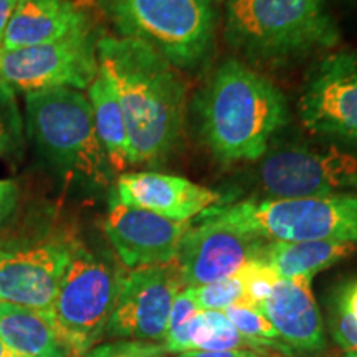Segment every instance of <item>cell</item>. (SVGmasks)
I'll list each match as a JSON object with an SVG mask.
<instances>
[{
	"label": "cell",
	"mask_w": 357,
	"mask_h": 357,
	"mask_svg": "<svg viewBox=\"0 0 357 357\" xmlns=\"http://www.w3.org/2000/svg\"><path fill=\"white\" fill-rule=\"evenodd\" d=\"M243 281V305L245 307L258 310L273 291L275 283L280 278L276 273L268 266V263L263 260H255L248 263L242 271H238Z\"/></svg>",
	"instance_id": "cell-25"
},
{
	"label": "cell",
	"mask_w": 357,
	"mask_h": 357,
	"mask_svg": "<svg viewBox=\"0 0 357 357\" xmlns=\"http://www.w3.org/2000/svg\"><path fill=\"white\" fill-rule=\"evenodd\" d=\"M96 136L105 151L111 171L123 174L131 166V146L124 114L113 86L98 70V77L88 86Z\"/></svg>",
	"instance_id": "cell-20"
},
{
	"label": "cell",
	"mask_w": 357,
	"mask_h": 357,
	"mask_svg": "<svg viewBox=\"0 0 357 357\" xmlns=\"http://www.w3.org/2000/svg\"><path fill=\"white\" fill-rule=\"evenodd\" d=\"M197 114L205 146L223 164L261 159L289 119L283 93L235 58L215 70L197 100Z\"/></svg>",
	"instance_id": "cell-2"
},
{
	"label": "cell",
	"mask_w": 357,
	"mask_h": 357,
	"mask_svg": "<svg viewBox=\"0 0 357 357\" xmlns=\"http://www.w3.org/2000/svg\"><path fill=\"white\" fill-rule=\"evenodd\" d=\"M333 305L357 323V278L347 281L337 289Z\"/></svg>",
	"instance_id": "cell-28"
},
{
	"label": "cell",
	"mask_w": 357,
	"mask_h": 357,
	"mask_svg": "<svg viewBox=\"0 0 357 357\" xmlns=\"http://www.w3.org/2000/svg\"><path fill=\"white\" fill-rule=\"evenodd\" d=\"M329 331L342 351L357 352V323L334 305L329 307Z\"/></svg>",
	"instance_id": "cell-27"
},
{
	"label": "cell",
	"mask_w": 357,
	"mask_h": 357,
	"mask_svg": "<svg viewBox=\"0 0 357 357\" xmlns=\"http://www.w3.org/2000/svg\"><path fill=\"white\" fill-rule=\"evenodd\" d=\"M213 2H215V0H213ZM217 2H222V0H217Z\"/></svg>",
	"instance_id": "cell-35"
},
{
	"label": "cell",
	"mask_w": 357,
	"mask_h": 357,
	"mask_svg": "<svg viewBox=\"0 0 357 357\" xmlns=\"http://www.w3.org/2000/svg\"><path fill=\"white\" fill-rule=\"evenodd\" d=\"M357 243L337 240L311 242H275L270 240L265 250V261L278 278H312L326 268L351 257Z\"/></svg>",
	"instance_id": "cell-19"
},
{
	"label": "cell",
	"mask_w": 357,
	"mask_h": 357,
	"mask_svg": "<svg viewBox=\"0 0 357 357\" xmlns=\"http://www.w3.org/2000/svg\"><path fill=\"white\" fill-rule=\"evenodd\" d=\"M19 202V187L12 181H0V227L6 223Z\"/></svg>",
	"instance_id": "cell-29"
},
{
	"label": "cell",
	"mask_w": 357,
	"mask_h": 357,
	"mask_svg": "<svg viewBox=\"0 0 357 357\" xmlns=\"http://www.w3.org/2000/svg\"><path fill=\"white\" fill-rule=\"evenodd\" d=\"M349 187H352V189H357V174L354 176V178H352V182H351Z\"/></svg>",
	"instance_id": "cell-34"
},
{
	"label": "cell",
	"mask_w": 357,
	"mask_h": 357,
	"mask_svg": "<svg viewBox=\"0 0 357 357\" xmlns=\"http://www.w3.org/2000/svg\"><path fill=\"white\" fill-rule=\"evenodd\" d=\"M77 240L56 231L0 242V301L48 312Z\"/></svg>",
	"instance_id": "cell-8"
},
{
	"label": "cell",
	"mask_w": 357,
	"mask_h": 357,
	"mask_svg": "<svg viewBox=\"0 0 357 357\" xmlns=\"http://www.w3.org/2000/svg\"><path fill=\"white\" fill-rule=\"evenodd\" d=\"M111 194L121 204L176 222H190L222 200L217 190L195 184L189 178L151 171L121 174Z\"/></svg>",
	"instance_id": "cell-15"
},
{
	"label": "cell",
	"mask_w": 357,
	"mask_h": 357,
	"mask_svg": "<svg viewBox=\"0 0 357 357\" xmlns=\"http://www.w3.org/2000/svg\"><path fill=\"white\" fill-rule=\"evenodd\" d=\"M341 357H357V352H351V351H344V354Z\"/></svg>",
	"instance_id": "cell-33"
},
{
	"label": "cell",
	"mask_w": 357,
	"mask_h": 357,
	"mask_svg": "<svg viewBox=\"0 0 357 357\" xmlns=\"http://www.w3.org/2000/svg\"><path fill=\"white\" fill-rule=\"evenodd\" d=\"M25 132L38 158L66 178L108 185L111 171L96 136L88 98L56 88L25 95Z\"/></svg>",
	"instance_id": "cell-4"
},
{
	"label": "cell",
	"mask_w": 357,
	"mask_h": 357,
	"mask_svg": "<svg viewBox=\"0 0 357 357\" xmlns=\"http://www.w3.org/2000/svg\"><path fill=\"white\" fill-rule=\"evenodd\" d=\"M96 43L89 29L47 45L0 48V82L25 95L56 88L88 89L98 77Z\"/></svg>",
	"instance_id": "cell-9"
},
{
	"label": "cell",
	"mask_w": 357,
	"mask_h": 357,
	"mask_svg": "<svg viewBox=\"0 0 357 357\" xmlns=\"http://www.w3.org/2000/svg\"><path fill=\"white\" fill-rule=\"evenodd\" d=\"M19 0H0V43H2L3 32H6V26L10 20V15L15 8Z\"/></svg>",
	"instance_id": "cell-31"
},
{
	"label": "cell",
	"mask_w": 357,
	"mask_h": 357,
	"mask_svg": "<svg viewBox=\"0 0 357 357\" xmlns=\"http://www.w3.org/2000/svg\"><path fill=\"white\" fill-rule=\"evenodd\" d=\"M258 185L266 199L323 197L349 187L357 158L337 147L287 146L261 158Z\"/></svg>",
	"instance_id": "cell-10"
},
{
	"label": "cell",
	"mask_w": 357,
	"mask_h": 357,
	"mask_svg": "<svg viewBox=\"0 0 357 357\" xmlns=\"http://www.w3.org/2000/svg\"><path fill=\"white\" fill-rule=\"evenodd\" d=\"M184 289L176 260L124 273L106 334L159 344L166 341L172 303Z\"/></svg>",
	"instance_id": "cell-11"
},
{
	"label": "cell",
	"mask_w": 357,
	"mask_h": 357,
	"mask_svg": "<svg viewBox=\"0 0 357 357\" xmlns=\"http://www.w3.org/2000/svg\"><path fill=\"white\" fill-rule=\"evenodd\" d=\"M102 227L123 265L136 270L176 260L192 222H176L131 207L109 194V208Z\"/></svg>",
	"instance_id": "cell-14"
},
{
	"label": "cell",
	"mask_w": 357,
	"mask_h": 357,
	"mask_svg": "<svg viewBox=\"0 0 357 357\" xmlns=\"http://www.w3.org/2000/svg\"><path fill=\"white\" fill-rule=\"evenodd\" d=\"M167 354L169 352L162 344L126 341L93 347L79 357H166Z\"/></svg>",
	"instance_id": "cell-26"
},
{
	"label": "cell",
	"mask_w": 357,
	"mask_h": 357,
	"mask_svg": "<svg viewBox=\"0 0 357 357\" xmlns=\"http://www.w3.org/2000/svg\"><path fill=\"white\" fill-rule=\"evenodd\" d=\"M187 351L253 349V344L235 329L223 311H199L185 329Z\"/></svg>",
	"instance_id": "cell-21"
},
{
	"label": "cell",
	"mask_w": 357,
	"mask_h": 357,
	"mask_svg": "<svg viewBox=\"0 0 357 357\" xmlns=\"http://www.w3.org/2000/svg\"><path fill=\"white\" fill-rule=\"evenodd\" d=\"M200 311H223L230 306L243 305V281L240 273L213 281L197 288H187Z\"/></svg>",
	"instance_id": "cell-23"
},
{
	"label": "cell",
	"mask_w": 357,
	"mask_h": 357,
	"mask_svg": "<svg viewBox=\"0 0 357 357\" xmlns=\"http://www.w3.org/2000/svg\"><path fill=\"white\" fill-rule=\"evenodd\" d=\"M195 222L220 223L275 242L357 243V194L218 204L200 213Z\"/></svg>",
	"instance_id": "cell-5"
},
{
	"label": "cell",
	"mask_w": 357,
	"mask_h": 357,
	"mask_svg": "<svg viewBox=\"0 0 357 357\" xmlns=\"http://www.w3.org/2000/svg\"><path fill=\"white\" fill-rule=\"evenodd\" d=\"M300 118L310 131L357 144V52L324 56L307 77Z\"/></svg>",
	"instance_id": "cell-12"
},
{
	"label": "cell",
	"mask_w": 357,
	"mask_h": 357,
	"mask_svg": "<svg viewBox=\"0 0 357 357\" xmlns=\"http://www.w3.org/2000/svg\"><path fill=\"white\" fill-rule=\"evenodd\" d=\"M25 141V124L17 105L15 91L0 82V155L20 159Z\"/></svg>",
	"instance_id": "cell-22"
},
{
	"label": "cell",
	"mask_w": 357,
	"mask_h": 357,
	"mask_svg": "<svg viewBox=\"0 0 357 357\" xmlns=\"http://www.w3.org/2000/svg\"><path fill=\"white\" fill-rule=\"evenodd\" d=\"M178 247L176 263L184 288H197L230 278L248 263L265 258L266 238L220 225L195 222Z\"/></svg>",
	"instance_id": "cell-13"
},
{
	"label": "cell",
	"mask_w": 357,
	"mask_h": 357,
	"mask_svg": "<svg viewBox=\"0 0 357 357\" xmlns=\"http://www.w3.org/2000/svg\"><path fill=\"white\" fill-rule=\"evenodd\" d=\"M307 276L280 278L260 311L296 354L326 349L324 324Z\"/></svg>",
	"instance_id": "cell-16"
},
{
	"label": "cell",
	"mask_w": 357,
	"mask_h": 357,
	"mask_svg": "<svg viewBox=\"0 0 357 357\" xmlns=\"http://www.w3.org/2000/svg\"><path fill=\"white\" fill-rule=\"evenodd\" d=\"M91 29L73 0H19L3 32L2 50L37 47Z\"/></svg>",
	"instance_id": "cell-17"
},
{
	"label": "cell",
	"mask_w": 357,
	"mask_h": 357,
	"mask_svg": "<svg viewBox=\"0 0 357 357\" xmlns=\"http://www.w3.org/2000/svg\"><path fill=\"white\" fill-rule=\"evenodd\" d=\"M178 357H266L265 354L252 349H231V351H187Z\"/></svg>",
	"instance_id": "cell-30"
},
{
	"label": "cell",
	"mask_w": 357,
	"mask_h": 357,
	"mask_svg": "<svg viewBox=\"0 0 357 357\" xmlns=\"http://www.w3.org/2000/svg\"><path fill=\"white\" fill-rule=\"evenodd\" d=\"M225 38L252 60L281 65L334 47L339 30L326 0H229Z\"/></svg>",
	"instance_id": "cell-3"
},
{
	"label": "cell",
	"mask_w": 357,
	"mask_h": 357,
	"mask_svg": "<svg viewBox=\"0 0 357 357\" xmlns=\"http://www.w3.org/2000/svg\"><path fill=\"white\" fill-rule=\"evenodd\" d=\"M0 341L17 357H70L42 311L0 301Z\"/></svg>",
	"instance_id": "cell-18"
},
{
	"label": "cell",
	"mask_w": 357,
	"mask_h": 357,
	"mask_svg": "<svg viewBox=\"0 0 357 357\" xmlns=\"http://www.w3.org/2000/svg\"><path fill=\"white\" fill-rule=\"evenodd\" d=\"M0 357H17L15 354H13V352H10L7 349L6 346H3V342L0 341Z\"/></svg>",
	"instance_id": "cell-32"
},
{
	"label": "cell",
	"mask_w": 357,
	"mask_h": 357,
	"mask_svg": "<svg viewBox=\"0 0 357 357\" xmlns=\"http://www.w3.org/2000/svg\"><path fill=\"white\" fill-rule=\"evenodd\" d=\"M124 273L78 240L50 311L53 331L70 357H79L100 341L121 289Z\"/></svg>",
	"instance_id": "cell-7"
},
{
	"label": "cell",
	"mask_w": 357,
	"mask_h": 357,
	"mask_svg": "<svg viewBox=\"0 0 357 357\" xmlns=\"http://www.w3.org/2000/svg\"><path fill=\"white\" fill-rule=\"evenodd\" d=\"M96 58L121 105L131 166L164 162L185 126V84L176 66L142 40L111 35L98 38Z\"/></svg>",
	"instance_id": "cell-1"
},
{
	"label": "cell",
	"mask_w": 357,
	"mask_h": 357,
	"mask_svg": "<svg viewBox=\"0 0 357 357\" xmlns=\"http://www.w3.org/2000/svg\"><path fill=\"white\" fill-rule=\"evenodd\" d=\"M105 10L119 37L142 40L176 68H195L211 55L213 0H105Z\"/></svg>",
	"instance_id": "cell-6"
},
{
	"label": "cell",
	"mask_w": 357,
	"mask_h": 357,
	"mask_svg": "<svg viewBox=\"0 0 357 357\" xmlns=\"http://www.w3.org/2000/svg\"><path fill=\"white\" fill-rule=\"evenodd\" d=\"M199 311L200 310L197 305H195L189 289H182V291L176 296V300H174L171 314H169L166 342H164V347H166L169 354H182V352H187V324L190 323V319L194 318Z\"/></svg>",
	"instance_id": "cell-24"
}]
</instances>
